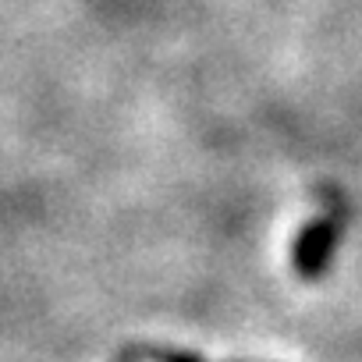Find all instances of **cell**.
Returning <instances> with one entry per match:
<instances>
[{
	"instance_id": "7a4b0ae2",
	"label": "cell",
	"mask_w": 362,
	"mask_h": 362,
	"mask_svg": "<svg viewBox=\"0 0 362 362\" xmlns=\"http://www.w3.org/2000/svg\"><path fill=\"white\" fill-rule=\"evenodd\" d=\"M160 362H196V358H185V355H160Z\"/></svg>"
},
{
	"instance_id": "6da1fadb",
	"label": "cell",
	"mask_w": 362,
	"mask_h": 362,
	"mask_svg": "<svg viewBox=\"0 0 362 362\" xmlns=\"http://www.w3.org/2000/svg\"><path fill=\"white\" fill-rule=\"evenodd\" d=\"M334 242H337V224H334V221L313 224V228L302 235L298 249H295V267H298V274H302V277H316V274L323 270V263H327Z\"/></svg>"
}]
</instances>
